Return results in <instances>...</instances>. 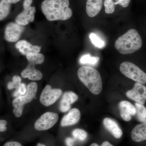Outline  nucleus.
I'll list each match as a JSON object with an SVG mask.
<instances>
[{
    "label": "nucleus",
    "mask_w": 146,
    "mask_h": 146,
    "mask_svg": "<svg viewBox=\"0 0 146 146\" xmlns=\"http://www.w3.org/2000/svg\"><path fill=\"white\" fill-rule=\"evenodd\" d=\"M69 5V0H44L41 9L48 21H66L72 15Z\"/></svg>",
    "instance_id": "nucleus-1"
},
{
    "label": "nucleus",
    "mask_w": 146,
    "mask_h": 146,
    "mask_svg": "<svg viewBox=\"0 0 146 146\" xmlns=\"http://www.w3.org/2000/svg\"><path fill=\"white\" fill-rule=\"evenodd\" d=\"M142 44V38L138 32L134 29H131L117 39L115 46L120 53L128 54L140 49Z\"/></svg>",
    "instance_id": "nucleus-2"
},
{
    "label": "nucleus",
    "mask_w": 146,
    "mask_h": 146,
    "mask_svg": "<svg viewBox=\"0 0 146 146\" xmlns=\"http://www.w3.org/2000/svg\"><path fill=\"white\" fill-rule=\"evenodd\" d=\"M78 76L80 81L94 95H99L102 89V81L99 72L95 68L82 66L78 69Z\"/></svg>",
    "instance_id": "nucleus-3"
},
{
    "label": "nucleus",
    "mask_w": 146,
    "mask_h": 146,
    "mask_svg": "<svg viewBox=\"0 0 146 146\" xmlns=\"http://www.w3.org/2000/svg\"><path fill=\"white\" fill-rule=\"evenodd\" d=\"M28 64L26 68L22 71L21 76L23 78H28L32 81L42 79L43 75L40 71L36 70L35 65L41 64L44 61V56L42 54L32 53L26 56Z\"/></svg>",
    "instance_id": "nucleus-4"
},
{
    "label": "nucleus",
    "mask_w": 146,
    "mask_h": 146,
    "mask_svg": "<svg viewBox=\"0 0 146 146\" xmlns=\"http://www.w3.org/2000/svg\"><path fill=\"white\" fill-rule=\"evenodd\" d=\"M37 91V84L35 82H32L27 87L26 93L25 95L16 97L12 102L14 107L13 112L16 117H20L23 114L25 105L31 102L36 96Z\"/></svg>",
    "instance_id": "nucleus-5"
},
{
    "label": "nucleus",
    "mask_w": 146,
    "mask_h": 146,
    "mask_svg": "<svg viewBox=\"0 0 146 146\" xmlns=\"http://www.w3.org/2000/svg\"><path fill=\"white\" fill-rule=\"evenodd\" d=\"M120 70L127 77L142 84H146V74L131 62L125 61L121 64Z\"/></svg>",
    "instance_id": "nucleus-6"
},
{
    "label": "nucleus",
    "mask_w": 146,
    "mask_h": 146,
    "mask_svg": "<svg viewBox=\"0 0 146 146\" xmlns=\"http://www.w3.org/2000/svg\"><path fill=\"white\" fill-rule=\"evenodd\" d=\"M58 116L57 113L45 112L36 120L34 125L35 128L37 131H44L50 129L57 123Z\"/></svg>",
    "instance_id": "nucleus-7"
},
{
    "label": "nucleus",
    "mask_w": 146,
    "mask_h": 146,
    "mask_svg": "<svg viewBox=\"0 0 146 146\" xmlns=\"http://www.w3.org/2000/svg\"><path fill=\"white\" fill-rule=\"evenodd\" d=\"M62 94L61 89H53L49 85H46L40 95V103L45 106H49L54 103Z\"/></svg>",
    "instance_id": "nucleus-8"
},
{
    "label": "nucleus",
    "mask_w": 146,
    "mask_h": 146,
    "mask_svg": "<svg viewBox=\"0 0 146 146\" xmlns=\"http://www.w3.org/2000/svg\"><path fill=\"white\" fill-rule=\"evenodd\" d=\"M126 96L130 100L143 105L146 100V86L136 82L133 88L126 92Z\"/></svg>",
    "instance_id": "nucleus-9"
},
{
    "label": "nucleus",
    "mask_w": 146,
    "mask_h": 146,
    "mask_svg": "<svg viewBox=\"0 0 146 146\" xmlns=\"http://www.w3.org/2000/svg\"><path fill=\"white\" fill-rule=\"evenodd\" d=\"M24 30L23 26L17 23H11L6 26L4 38L9 42H14L18 41Z\"/></svg>",
    "instance_id": "nucleus-10"
},
{
    "label": "nucleus",
    "mask_w": 146,
    "mask_h": 146,
    "mask_svg": "<svg viewBox=\"0 0 146 146\" xmlns=\"http://www.w3.org/2000/svg\"><path fill=\"white\" fill-rule=\"evenodd\" d=\"M36 9L34 7L30 6L24 8V10L16 17V23L21 25L26 26L30 22H33L34 20L35 13Z\"/></svg>",
    "instance_id": "nucleus-11"
},
{
    "label": "nucleus",
    "mask_w": 146,
    "mask_h": 146,
    "mask_svg": "<svg viewBox=\"0 0 146 146\" xmlns=\"http://www.w3.org/2000/svg\"><path fill=\"white\" fill-rule=\"evenodd\" d=\"M119 107L120 115L124 121H130L132 116L136 115V108L129 102L122 101L119 104Z\"/></svg>",
    "instance_id": "nucleus-12"
},
{
    "label": "nucleus",
    "mask_w": 146,
    "mask_h": 146,
    "mask_svg": "<svg viewBox=\"0 0 146 146\" xmlns=\"http://www.w3.org/2000/svg\"><path fill=\"white\" fill-rule=\"evenodd\" d=\"M78 99L77 95L72 91L65 92L62 96L59 104V110L61 112H65L70 110L71 105Z\"/></svg>",
    "instance_id": "nucleus-13"
},
{
    "label": "nucleus",
    "mask_w": 146,
    "mask_h": 146,
    "mask_svg": "<svg viewBox=\"0 0 146 146\" xmlns=\"http://www.w3.org/2000/svg\"><path fill=\"white\" fill-rule=\"evenodd\" d=\"M15 46L21 54L26 56L30 54L39 53L41 49L40 46H33L24 40L18 41Z\"/></svg>",
    "instance_id": "nucleus-14"
},
{
    "label": "nucleus",
    "mask_w": 146,
    "mask_h": 146,
    "mask_svg": "<svg viewBox=\"0 0 146 146\" xmlns=\"http://www.w3.org/2000/svg\"><path fill=\"white\" fill-rule=\"evenodd\" d=\"M80 112L76 108L71 109L68 114L65 115L61 120L60 125L62 127L68 126L76 124L80 119Z\"/></svg>",
    "instance_id": "nucleus-15"
},
{
    "label": "nucleus",
    "mask_w": 146,
    "mask_h": 146,
    "mask_svg": "<svg viewBox=\"0 0 146 146\" xmlns=\"http://www.w3.org/2000/svg\"><path fill=\"white\" fill-rule=\"evenodd\" d=\"M104 125L115 138H120L123 135V131L117 123L112 119L105 118L103 121Z\"/></svg>",
    "instance_id": "nucleus-16"
},
{
    "label": "nucleus",
    "mask_w": 146,
    "mask_h": 146,
    "mask_svg": "<svg viewBox=\"0 0 146 146\" xmlns=\"http://www.w3.org/2000/svg\"><path fill=\"white\" fill-rule=\"evenodd\" d=\"M103 0H87L86 12L89 17L93 18L96 16L102 7Z\"/></svg>",
    "instance_id": "nucleus-17"
},
{
    "label": "nucleus",
    "mask_w": 146,
    "mask_h": 146,
    "mask_svg": "<svg viewBox=\"0 0 146 146\" xmlns=\"http://www.w3.org/2000/svg\"><path fill=\"white\" fill-rule=\"evenodd\" d=\"M131 138L136 142L146 140V123L138 124L134 127L131 131Z\"/></svg>",
    "instance_id": "nucleus-18"
},
{
    "label": "nucleus",
    "mask_w": 146,
    "mask_h": 146,
    "mask_svg": "<svg viewBox=\"0 0 146 146\" xmlns=\"http://www.w3.org/2000/svg\"><path fill=\"white\" fill-rule=\"evenodd\" d=\"M136 108L135 116L138 121L140 122L146 123V108L143 104L136 102L135 104Z\"/></svg>",
    "instance_id": "nucleus-19"
},
{
    "label": "nucleus",
    "mask_w": 146,
    "mask_h": 146,
    "mask_svg": "<svg viewBox=\"0 0 146 146\" xmlns=\"http://www.w3.org/2000/svg\"><path fill=\"white\" fill-rule=\"evenodd\" d=\"M11 3L8 0H1L0 3V20L5 18L10 12Z\"/></svg>",
    "instance_id": "nucleus-20"
},
{
    "label": "nucleus",
    "mask_w": 146,
    "mask_h": 146,
    "mask_svg": "<svg viewBox=\"0 0 146 146\" xmlns=\"http://www.w3.org/2000/svg\"><path fill=\"white\" fill-rule=\"evenodd\" d=\"M89 37L91 43L96 48L102 49L106 46V42L102 40L96 33H91L89 35Z\"/></svg>",
    "instance_id": "nucleus-21"
},
{
    "label": "nucleus",
    "mask_w": 146,
    "mask_h": 146,
    "mask_svg": "<svg viewBox=\"0 0 146 146\" xmlns=\"http://www.w3.org/2000/svg\"><path fill=\"white\" fill-rule=\"evenodd\" d=\"M100 60V58L97 56H91L89 54L84 55L80 59V63L82 64H90L92 65H97Z\"/></svg>",
    "instance_id": "nucleus-22"
},
{
    "label": "nucleus",
    "mask_w": 146,
    "mask_h": 146,
    "mask_svg": "<svg viewBox=\"0 0 146 146\" xmlns=\"http://www.w3.org/2000/svg\"><path fill=\"white\" fill-rule=\"evenodd\" d=\"M73 136L80 141H84L87 138V133L85 131L80 129H76L72 131Z\"/></svg>",
    "instance_id": "nucleus-23"
},
{
    "label": "nucleus",
    "mask_w": 146,
    "mask_h": 146,
    "mask_svg": "<svg viewBox=\"0 0 146 146\" xmlns=\"http://www.w3.org/2000/svg\"><path fill=\"white\" fill-rule=\"evenodd\" d=\"M115 2L113 0H105V11L107 14H112L115 11Z\"/></svg>",
    "instance_id": "nucleus-24"
},
{
    "label": "nucleus",
    "mask_w": 146,
    "mask_h": 146,
    "mask_svg": "<svg viewBox=\"0 0 146 146\" xmlns=\"http://www.w3.org/2000/svg\"><path fill=\"white\" fill-rule=\"evenodd\" d=\"M21 78L20 76H14L12 78V81L10 82L7 84V88L9 90L17 89L21 84Z\"/></svg>",
    "instance_id": "nucleus-25"
},
{
    "label": "nucleus",
    "mask_w": 146,
    "mask_h": 146,
    "mask_svg": "<svg viewBox=\"0 0 146 146\" xmlns=\"http://www.w3.org/2000/svg\"><path fill=\"white\" fill-rule=\"evenodd\" d=\"M27 87L25 84L21 83L18 88L16 89L13 94V97H16L24 96L26 93Z\"/></svg>",
    "instance_id": "nucleus-26"
},
{
    "label": "nucleus",
    "mask_w": 146,
    "mask_h": 146,
    "mask_svg": "<svg viewBox=\"0 0 146 146\" xmlns=\"http://www.w3.org/2000/svg\"><path fill=\"white\" fill-rule=\"evenodd\" d=\"M131 0H116L115 5H119L123 7H127L129 5Z\"/></svg>",
    "instance_id": "nucleus-27"
},
{
    "label": "nucleus",
    "mask_w": 146,
    "mask_h": 146,
    "mask_svg": "<svg viewBox=\"0 0 146 146\" xmlns=\"http://www.w3.org/2000/svg\"><path fill=\"white\" fill-rule=\"evenodd\" d=\"M7 124V122L5 120H0V131L1 132H3L7 130V127H6Z\"/></svg>",
    "instance_id": "nucleus-28"
},
{
    "label": "nucleus",
    "mask_w": 146,
    "mask_h": 146,
    "mask_svg": "<svg viewBox=\"0 0 146 146\" xmlns=\"http://www.w3.org/2000/svg\"><path fill=\"white\" fill-rule=\"evenodd\" d=\"M74 142L75 139L71 138H67L65 141L67 146H73L74 144Z\"/></svg>",
    "instance_id": "nucleus-29"
},
{
    "label": "nucleus",
    "mask_w": 146,
    "mask_h": 146,
    "mask_svg": "<svg viewBox=\"0 0 146 146\" xmlns=\"http://www.w3.org/2000/svg\"><path fill=\"white\" fill-rule=\"evenodd\" d=\"M4 146H22L19 143L17 142H9L6 143Z\"/></svg>",
    "instance_id": "nucleus-30"
},
{
    "label": "nucleus",
    "mask_w": 146,
    "mask_h": 146,
    "mask_svg": "<svg viewBox=\"0 0 146 146\" xmlns=\"http://www.w3.org/2000/svg\"><path fill=\"white\" fill-rule=\"evenodd\" d=\"M33 0H25L23 3V8H27L31 6Z\"/></svg>",
    "instance_id": "nucleus-31"
},
{
    "label": "nucleus",
    "mask_w": 146,
    "mask_h": 146,
    "mask_svg": "<svg viewBox=\"0 0 146 146\" xmlns=\"http://www.w3.org/2000/svg\"><path fill=\"white\" fill-rule=\"evenodd\" d=\"M90 146H114L108 141H105L101 145H99L96 143H93L91 144Z\"/></svg>",
    "instance_id": "nucleus-32"
},
{
    "label": "nucleus",
    "mask_w": 146,
    "mask_h": 146,
    "mask_svg": "<svg viewBox=\"0 0 146 146\" xmlns=\"http://www.w3.org/2000/svg\"><path fill=\"white\" fill-rule=\"evenodd\" d=\"M9 2L11 4H15L16 3L18 2L20 0H8Z\"/></svg>",
    "instance_id": "nucleus-33"
},
{
    "label": "nucleus",
    "mask_w": 146,
    "mask_h": 146,
    "mask_svg": "<svg viewBox=\"0 0 146 146\" xmlns=\"http://www.w3.org/2000/svg\"><path fill=\"white\" fill-rule=\"evenodd\" d=\"M37 146H46L44 145H42V144L38 143Z\"/></svg>",
    "instance_id": "nucleus-34"
}]
</instances>
